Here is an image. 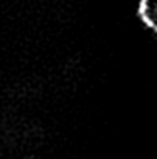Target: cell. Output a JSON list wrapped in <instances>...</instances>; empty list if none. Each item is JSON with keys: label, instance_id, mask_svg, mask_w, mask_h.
Instances as JSON below:
<instances>
[{"label": "cell", "instance_id": "cell-1", "mask_svg": "<svg viewBox=\"0 0 157 159\" xmlns=\"http://www.w3.org/2000/svg\"><path fill=\"white\" fill-rule=\"evenodd\" d=\"M139 16L142 22L157 34V0H140Z\"/></svg>", "mask_w": 157, "mask_h": 159}]
</instances>
